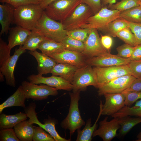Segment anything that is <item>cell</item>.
Masks as SVG:
<instances>
[{"mask_svg": "<svg viewBox=\"0 0 141 141\" xmlns=\"http://www.w3.org/2000/svg\"><path fill=\"white\" fill-rule=\"evenodd\" d=\"M44 10L38 4H30L15 8L13 24L31 30L35 28Z\"/></svg>", "mask_w": 141, "mask_h": 141, "instance_id": "cell-1", "label": "cell"}, {"mask_svg": "<svg viewBox=\"0 0 141 141\" xmlns=\"http://www.w3.org/2000/svg\"><path fill=\"white\" fill-rule=\"evenodd\" d=\"M80 92L79 90L69 93L70 103L69 112L61 124L62 128L69 130L70 135H73L76 130L80 129L85 124L81 118L79 108Z\"/></svg>", "mask_w": 141, "mask_h": 141, "instance_id": "cell-2", "label": "cell"}, {"mask_svg": "<svg viewBox=\"0 0 141 141\" xmlns=\"http://www.w3.org/2000/svg\"><path fill=\"white\" fill-rule=\"evenodd\" d=\"M82 2V0H56L49 4L44 10L49 17L62 22Z\"/></svg>", "mask_w": 141, "mask_h": 141, "instance_id": "cell-3", "label": "cell"}, {"mask_svg": "<svg viewBox=\"0 0 141 141\" xmlns=\"http://www.w3.org/2000/svg\"><path fill=\"white\" fill-rule=\"evenodd\" d=\"M36 28L46 38L61 43L66 36L67 31L64 29L62 23L49 17L45 10Z\"/></svg>", "mask_w": 141, "mask_h": 141, "instance_id": "cell-4", "label": "cell"}, {"mask_svg": "<svg viewBox=\"0 0 141 141\" xmlns=\"http://www.w3.org/2000/svg\"><path fill=\"white\" fill-rule=\"evenodd\" d=\"M90 65L87 64L78 68L74 75L71 83L73 92L85 90L87 87L94 86L97 89L98 83L95 73Z\"/></svg>", "mask_w": 141, "mask_h": 141, "instance_id": "cell-5", "label": "cell"}, {"mask_svg": "<svg viewBox=\"0 0 141 141\" xmlns=\"http://www.w3.org/2000/svg\"><path fill=\"white\" fill-rule=\"evenodd\" d=\"M93 13L90 7L82 3L76 8L72 13L62 22L64 28L69 31L81 28L86 24L88 19Z\"/></svg>", "mask_w": 141, "mask_h": 141, "instance_id": "cell-6", "label": "cell"}, {"mask_svg": "<svg viewBox=\"0 0 141 141\" xmlns=\"http://www.w3.org/2000/svg\"><path fill=\"white\" fill-rule=\"evenodd\" d=\"M98 84L100 86L119 77L132 75L131 70L128 64L107 67H94Z\"/></svg>", "mask_w": 141, "mask_h": 141, "instance_id": "cell-7", "label": "cell"}, {"mask_svg": "<svg viewBox=\"0 0 141 141\" xmlns=\"http://www.w3.org/2000/svg\"><path fill=\"white\" fill-rule=\"evenodd\" d=\"M121 12L118 10H111L102 7L96 14L89 17L86 24L81 28H94L100 31L109 23L120 17Z\"/></svg>", "mask_w": 141, "mask_h": 141, "instance_id": "cell-8", "label": "cell"}, {"mask_svg": "<svg viewBox=\"0 0 141 141\" xmlns=\"http://www.w3.org/2000/svg\"><path fill=\"white\" fill-rule=\"evenodd\" d=\"M36 107V104L34 102H31L24 108L25 112L29 118L28 120L30 123L38 125L48 132L54 139L55 141H69L70 140V139H65L59 134L55 128V125L57 123L55 119L49 118L44 120V124L40 122L38 119L37 114L35 111Z\"/></svg>", "mask_w": 141, "mask_h": 141, "instance_id": "cell-9", "label": "cell"}, {"mask_svg": "<svg viewBox=\"0 0 141 141\" xmlns=\"http://www.w3.org/2000/svg\"><path fill=\"white\" fill-rule=\"evenodd\" d=\"M26 99L39 101L47 99L49 96H55L58 94L55 88L41 84L40 85L24 81L21 85Z\"/></svg>", "mask_w": 141, "mask_h": 141, "instance_id": "cell-10", "label": "cell"}, {"mask_svg": "<svg viewBox=\"0 0 141 141\" xmlns=\"http://www.w3.org/2000/svg\"><path fill=\"white\" fill-rule=\"evenodd\" d=\"M84 43V49L82 53L87 59L109 52L103 45L96 29H90L88 36Z\"/></svg>", "mask_w": 141, "mask_h": 141, "instance_id": "cell-11", "label": "cell"}, {"mask_svg": "<svg viewBox=\"0 0 141 141\" xmlns=\"http://www.w3.org/2000/svg\"><path fill=\"white\" fill-rule=\"evenodd\" d=\"M136 78L132 75L122 76L99 86V96L106 93H121L128 88Z\"/></svg>", "mask_w": 141, "mask_h": 141, "instance_id": "cell-12", "label": "cell"}, {"mask_svg": "<svg viewBox=\"0 0 141 141\" xmlns=\"http://www.w3.org/2000/svg\"><path fill=\"white\" fill-rule=\"evenodd\" d=\"M27 79L29 82L33 84H45L54 87L57 90L70 91L73 89L72 85L70 82L60 76L52 75L45 77L42 75L38 74L30 75L28 77Z\"/></svg>", "mask_w": 141, "mask_h": 141, "instance_id": "cell-13", "label": "cell"}, {"mask_svg": "<svg viewBox=\"0 0 141 141\" xmlns=\"http://www.w3.org/2000/svg\"><path fill=\"white\" fill-rule=\"evenodd\" d=\"M26 51L23 45H20L18 48L15 49L13 55L0 66V71L4 76L7 84L10 86L15 87L16 86L14 69L19 57Z\"/></svg>", "mask_w": 141, "mask_h": 141, "instance_id": "cell-14", "label": "cell"}, {"mask_svg": "<svg viewBox=\"0 0 141 141\" xmlns=\"http://www.w3.org/2000/svg\"><path fill=\"white\" fill-rule=\"evenodd\" d=\"M48 56L54 59L57 63L67 64L78 68L87 64V59L82 53L65 49L60 52Z\"/></svg>", "mask_w": 141, "mask_h": 141, "instance_id": "cell-15", "label": "cell"}, {"mask_svg": "<svg viewBox=\"0 0 141 141\" xmlns=\"http://www.w3.org/2000/svg\"><path fill=\"white\" fill-rule=\"evenodd\" d=\"M130 61L128 58H123L108 52L102 55L87 59L86 62L91 66L107 67L127 65Z\"/></svg>", "mask_w": 141, "mask_h": 141, "instance_id": "cell-16", "label": "cell"}, {"mask_svg": "<svg viewBox=\"0 0 141 141\" xmlns=\"http://www.w3.org/2000/svg\"><path fill=\"white\" fill-rule=\"evenodd\" d=\"M108 116L99 122V126L94 132L92 137L98 136L104 141H110L117 136V132L120 127L118 118H114L108 121Z\"/></svg>", "mask_w": 141, "mask_h": 141, "instance_id": "cell-17", "label": "cell"}, {"mask_svg": "<svg viewBox=\"0 0 141 141\" xmlns=\"http://www.w3.org/2000/svg\"><path fill=\"white\" fill-rule=\"evenodd\" d=\"M104 95L105 102L102 105V115L111 116L125 105V97L122 93H106Z\"/></svg>", "mask_w": 141, "mask_h": 141, "instance_id": "cell-18", "label": "cell"}, {"mask_svg": "<svg viewBox=\"0 0 141 141\" xmlns=\"http://www.w3.org/2000/svg\"><path fill=\"white\" fill-rule=\"evenodd\" d=\"M15 8L10 4L3 3L0 5V23L1 28L0 36L7 34L10 28L11 24H13L14 19Z\"/></svg>", "mask_w": 141, "mask_h": 141, "instance_id": "cell-19", "label": "cell"}, {"mask_svg": "<svg viewBox=\"0 0 141 141\" xmlns=\"http://www.w3.org/2000/svg\"><path fill=\"white\" fill-rule=\"evenodd\" d=\"M31 32V30L19 26L10 28L8 40V48L11 50L16 45H23Z\"/></svg>", "mask_w": 141, "mask_h": 141, "instance_id": "cell-20", "label": "cell"}, {"mask_svg": "<svg viewBox=\"0 0 141 141\" xmlns=\"http://www.w3.org/2000/svg\"><path fill=\"white\" fill-rule=\"evenodd\" d=\"M28 53L35 58L37 62V69L38 74L42 75L51 73L52 68L57 63L52 58L36 50L30 51Z\"/></svg>", "mask_w": 141, "mask_h": 141, "instance_id": "cell-21", "label": "cell"}, {"mask_svg": "<svg viewBox=\"0 0 141 141\" xmlns=\"http://www.w3.org/2000/svg\"><path fill=\"white\" fill-rule=\"evenodd\" d=\"M26 99L21 85L19 86L13 94L0 105V114L5 108L13 106H19L25 108V101Z\"/></svg>", "mask_w": 141, "mask_h": 141, "instance_id": "cell-22", "label": "cell"}, {"mask_svg": "<svg viewBox=\"0 0 141 141\" xmlns=\"http://www.w3.org/2000/svg\"><path fill=\"white\" fill-rule=\"evenodd\" d=\"M103 104L102 101H101L99 113L96 121L93 125H92L91 119L90 118L87 120L85 125L82 130H81L80 129L77 130V136L76 141L91 140L93 133L96 129L97 123L102 115Z\"/></svg>", "mask_w": 141, "mask_h": 141, "instance_id": "cell-23", "label": "cell"}, {"mask_svg": "<svg viewBox=\"0 0 141 141\" xmlns=\"http://www.w3.org/2000/svg\"><path fill=\"white\" fill-rule=\"evenodd\" d=\"M33 124L28 120H25L17 124L14 129L18 138L22 141H32L34 133Z\"/></svg>", "mask_w": 141, "mask_h": 141, "instance_id": "cell-24", "label": "cell"}, {"mask_svg": "<svg viewBox=\"0 0 141 141\" xmlns=\"http://www.w3.org/2000/svg\"><path fill=\"white\" fill-rule=\"evenodd\" d=\"M78 68L67 64L57 63L52 68L51 73L52 75L61 77L71 84L74 74Z\"/></svg>", "mask_w": 141, "mask_h": 141, "instance_id": "cell-25", "label": "cell"}, {"mask_svg": "<svg viewBox=\"0 0 141 141\" xmlns=\"http://www.w3.org/2000/svg\"><path fill=\"white\" fill-rule=\"evenodd\" d=\"M27 118L25 113L22 112L11 115L2 113L0 115V130L13 128L18 123L26 120Z\"/></svg>", "mask_w": 141, "mask_h": 141, "instance_id": "cell-26", "label": "cell"}, {"mask_svg": "<svg viewBox=\"0 0 141 141\" xmlns=\"http://www.w3.org/2000/svg\"><path fill=\"white\" fill-rule=\"evenodd\" d=\"M46 38L39 30L35 28L31 30V33L23 45V48L30 51L36 50L40 44Z\"/></svg>", "mask_w": 141, "mask_h": 141, "instance_id": "cell-27", "label": "cell"}, {"mask_svg": "<svg viewBox=\"0 0 141 141\" xmlns=\"http://www.w3.org/2000/svg\"><path fill=\"white\" fill-rule=\"evenodd\" d=\"M38 49L42 52L49 55L58 53L65 49L61 43L46 38L39 45Z\"/></svg>", "mask_w": 141, "mask_h": 141, "instance_id": "cell-28", "label": "cell"}, {"mask_svg": "<svg viewBox=\"0 0 141 141\" xmlns=\"http://www.w3.org/2000/svg\"><path fill=\"white\" fill-rule=\"evenodd\" d=\"M129 27V22L121 18H118L109 23L100 31L114 37L122 30Z\"/></svg>", "mask_w": 141, "mask_h": 141, "instance_id": "cell-29", "label": "cell"}, {"mask_svg": "<svg viewBox=\"0 0 141 141\" xmlns=\"http://www.w3.org/2000/svg\"><path fill=\"white\" fill-rule=\"evenodd\" d=\"M119 118V123L121 126L119 134L122 136L125 135L134 126L141 123V117L128 116Z\"/></svg>", "mask_w": 141, "mask_h": 141, "instance_id": "cell-30", "label": "cell"}, {"mask_svg": "<svg viewBox=\"0 0 141 141\" xmlns=\"http://www.w3.org/2000/svg\"><path fill=\"white\" fill-rule=\"evenodd\" d=\"M141 117V99L136 102L132 107L125 105L117 113L111 115V117L120 118L126 116Z\"/></svg>", "mask_w": 141, "mask_h": 141, "instance_id": "cell-31", "label": "cell"}, {"mask_svg": "<svg viewBox=\"0 0 141 141\" xmlns=\"http://www.w3.org/2000/svg\"><path fill=\"white\" fill-rule=\"evenodd\" d=\"M120 17L130 22L141 23V6L135 7L121 12Z\"/></svg>", "mask_w": 141, "mask_h": 141, "instance_id": "cell-32", "label": "cell"}, {"mask_svg": "<svg viewBox=\"0 0 141 141\" xmlns=\"http://www.w3.org/2000/svg\"><path fill=\"white\" fill-rule=\"evenodd\" d=\"M61 43L66 50L82 53L84 49V43L67 36Z\"/></svg>", "mask_w": 141, "mask_h": 141, "instance_id": "cell-33", "label": "cell"}, {"mask_svg": "<svg viewBox=\"0 0 141 141\" xmlns=\"http://www.w3.org/2000/svg\"><path fill=\"white\" fill-rule=\"evenodd\" d=\"M116 37L123 41L126 44L132 46H135L138 44L134 34L129 27L125 28L118 32Z\"/></svg>", "mask_w": 141, "mask_h": 141, "instance_id": "cell-34", "label": "cell"}, {"mask_svg": "<svg viewBox=\"0 0 141 141\" xmlns=\"http://www.w3.org/2000/svg\"><path fill=\"white\" fill-rule=\"evenodd\" d=\"M139 0H122L115 4L109 6L111 10H118L121 12L140 5Z\"/></svg>", "mask_w": 141, "mask_h": 141, "instance_id": "cell-35", "label": "cell"}, {"mask_svg": "<svg viewBox=\"0 0 141 141\" xmlns=\"http://www.w3.org/2000/svg\"><path fill=\"white\" fill-rule=\"evenodd\" d=\"M90 29L79 28L67 31L66 36L84 43L89 35Z\"/></svg>", "mask_w": 141, "mask_h": 141, "instance_id": "cell-36", "label": "cell"}, {"mask_svg": "<svg viewBox=\"0 0 141 141\" xmlns=\"http://www.w3.org/2000/svg\"><path fill=\"white\" fill-rule=\"evenodd\" d=\"M33 141H55L53 137L49 134L47 133L42 128L35 126Z\"/></svg>", "mask_w": 141, "mask_h": 141, "instance_id": "cell-37", "label": "cell"}, {"mask_svg": "<svg viewBox=\"0 0 141 141\" xmlns=\"http://www.w3.org/2000/svg\"><path fill=\"white\" fill-rule=\"evenodd\" d=\"M125 97V105L131 107L139 99H141V91L123 92Z\"/></svg>", "mask_w": 141, "mask_h": 141, "instance_id": "cell-38", "label": "cell"}, {"mask_svg": "<svg viewBox=\"0 0 141 141\" xmlns=\"http://www.w3.org/2000/svg\"><path fill=\"white\" fill-rule=\"evenodd\" d=\"M0 141H20L13 128L0 130Z\"/></svg>", "mask_w": 141, "mask_h": 141, "instance_id": "cell-39", "label": "cell"}, {"mask_svg": "<svg viewBox=\"0 0 141 141\" xmlns=\"http://www.w3.org/2000/svg\"><path fill=\"white\" fill-rule=\"evenodd\" d=\"M135 46H132L127 44H123L118 47L116 50L118 56L125 58H128L131 56Z\"/></svg>", "mask_w": 141, "mask_h": 141, "instance_id": "cell-40", "label": "cell"}, {"mask_svg": "<svg viewBox=\"0 0 141 141\" xmlns=\"http://www.w3.org/2000/svg\"><path fill=\"white\" fill-rule=\"evenodd\" d=\"M10 50L8 44L2 39L0 38V66L10 57Z\"/></svg>", "mask_w": 141, "mask_h": 141, "instance_id": "cell-41", "label": "cell"}, {"mask_svg": "<svg viewBox=\"0 0 141 141\" xmlns=\"http://www.w3.org/2000/svg\"><path fill=\"white\" fill-rule=\"evenodd\" d=\"M41 0H0L2 3H7L10 4L15 8L23 5L30 4H39Z\"/></svg>", "mask_w": 141, "mask_h": 141, "instance_id": "cell-42", "label": "cell"}, {"mask_svg": "<svg viewBox=\"0 0 141 141\" xmlns=\"http://www.w3.org/2000/svg\"><path fill=\"white\" fill-rule=\"evenodd\" d=\"M128 65L131 70L132 75L136 78L141 77V60L131 61Z\"/></svg>", "mask_w": 141, "mask_h": 141, "instance_id": "cell-43", "label": "cell"}, {"mask_svg": "<svg viewBox=\"0 0 141 141\" xmlns=\"http://www.w3.org/2000/svg\"><path fill=\"white\" fill-rule=\"evenodd\" d=\"M82 3L90 7L93 15L97 13L103 7L101 0H82Z\"/></svg>", "mask_w": 141, "mask_h": 141, "instance_id": "cell-44", "label": "cell"}, {"mask_svg": "<svg viewBox=\"0 0 141 141\" xmlns=\"http://www.w3.org/2000/svg\"><path fill=\"white\" fill-rule=\"evenodd\" d=\"M129 27L134 34L138 44H141V23L129 22Z\"/></svg>", "mask_w": 141, "mask_h": 141, "instance_id": "cell-45", "label": "cell"}, {"mask_svg": "<svg viewBox=\"0 0 141 141\" xmlns=\"http://www.w3.org/2000/svg\"><path fill=\"white\" fill-rule=\"evenodd\" d=\"M141 91V77L136 78L130 86L123 92Z\"/></svg>", "mask_w": 141, "mask_h": 141, "instance_id": "cell-46", "label": "cell"}, {"mask_svg": "<svg viewBox=\"0 0 141 141\" xmlns=\"http://www.w3.org/2000/svg\"><path fill=\"white\" fill-rule=\"evenodd\" d=\"M101 43L103 46L106 49L109 51L111 49L113 43L112 38L110 36L108 35H101Z\"/></svg>", "mask_w": 141, "mask_h": 141, "instance_id": "cell-47", "label": "cell"}, {"mask_svg": "<svg viewBox=\"0 0 141 141\" xmlns=\"http://www.w3.org/2000/svg\"><path fill=\"white\" fill-rule=\"evenodd\" d=\"M128 58L131 61L141 60V44L136 46L132 54Z\"/></svg>", "mask_w": 141, "mask_h": 141, "instance_id": "cell-48", "label": "cell"}, {"mask_svg": "<svg viewBox=\"0 0 141 141\" xmlns=\"http://www.w3.org/2000/svg\"><path fill=\"white\" fill-rule=\"evenodd\" d=\"M56 0H41L39 2L41 7L44 10L46 7L52 2Z\"/></svg>", "mask_w": 141, "mask_h": 141, "instance_id": "cell-49", "label": "cell"}, {"mask_svg": "<svg viewBox=\"0 0 141 141\" xmlns=\"http://www.w3.org/2000/svg\"><path fill=\"white\" fill-rule=\"evenodd\" d=\"M116 0H101L102 5H105L107 4H109V6L115 3Z\"/></svg>", "mask_w": 141, "mask_h": 141, "instance_id": "cell-50", "label": "cell"}, {"mask_svg": "<svg viewBox=\"0 0 141 141\" xmlns=\"http://www.w3.org/2000/svg\"><path fill=\"white\" fill-rule=\"evenodd\" d=\"M4 76L2 72L0 71V81L2 82L4 80Z\"/></svg>", "mask_w": 141, "mask_h": 141, "instance_id": "cell-51", "label": "cell"}, {"mask_svg": "<svg viewBox=\"0 0 141 141\" xmlns=\"http://www.w3.org/2000/svg\"><path fill=\"white\" fill-rule=\"evenodd\" d=\"M137 141H141V131L137 136Z\"/></svg>", "mask_w": 141, "mask_h": 141, "instance_id": "cell-52", "label": "cell"}, {"mask_svg": "<svg viewBox=\"0 0 141 141\" xmlns=\"http://www.w3.org/2000/svg\"><path fill=\"white\" fill-rule=\"evenodd\" d=\"M140 6H141V1L140 2Z\"/></svg>", "mask_w": 141, "mask_h": 141, "instance_id": "cell-53", "label": "cell"}, {"mask_svg": "<svg viewBox=\"0 0 141 141\" xmlns=\"http://www.w3.org/2000/svg\"><path fill=\"white\" fill-rule=\"evenodd\" d=\"M139 0L140 1V2L141 1V0Z\"/></svg>", "mask_w": 141, "mask_h": 141, "instance_id": "cell-54", "label": "cell"}]
</instances>
